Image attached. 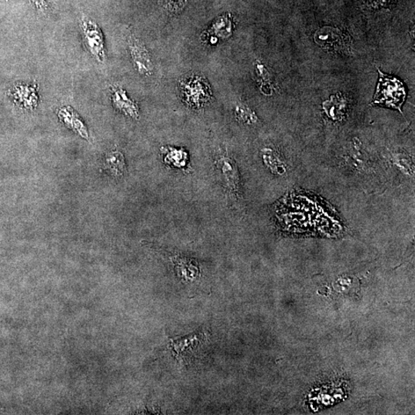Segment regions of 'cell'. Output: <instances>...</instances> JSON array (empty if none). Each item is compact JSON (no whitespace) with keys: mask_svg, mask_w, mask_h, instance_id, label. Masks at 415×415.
Here are the masks:
<instances>
[{"mask_svg":"<svg viewBox=\"0 0 415 415\" xmlns=\"http://www.w3.org/2000/svg\"><path fill=\"white\" fill-rule=\"evenodd\" d=\"M380 79L375 94L373 104L397 109L402 113V107L406 99V91L402 82L396 77L387 76L378 70Z\"/></svg>","mask_w":415,"mask_h":415,"instance_id":"cell-1","label":"cell"},{"mask_svg":"<svg viewBox=\"0 0 415 415\" xmlns=\"http://www.w3.org/2000/svg\"><path fill=\"white\" fill-rule=\"evenodd\" d=\"M180 91L185 103L194 108L206 106L212 97V92L206 79L196 75L181 80Z\"/></svg>","mask_w":415,"mask_h":415,"instance_id":"cell-2","label":"cell"},{"mask_svg":"<svg viewBox=\"0 0 415 415\" xmlns=\"http://www.w3.org/2000/svg\"><path fill=\"white\" fill-rule=\"evenodd\" d=\"M80 26L83 32L84 44L90 54L99 63L106 60L105 43L103 33L96 22L88 17L83 15L80 21Z\"/></svg>","mask_w":415,"mask_h":415,"instance_id":"cell-3","label":"cell"},{"mask_svg":"<svg viewBox=\"0 0 415 415\" xmlns=\"http://www.w3.org/2000/svg\"><path fill=\"white\" fill-rule=\"evenodd\" d=\"M315 41L327 52L337 54H350L351 40L349 36L341 32L339 29L325 26L316 33Z\"/></svg>","mask_w":415,"mask_h":415,"instance_id":"cell-4","label":"cell"},{"mask_svg":"<svg viewBox=\"0 0 415 415\" xmlns=\"http://www.w3.org/2000/svg\"><path fill=\"white\" fill-rule=\"evenodd\" d=\"M129 50L134 67L138 74L145 76H149L154 74V63L152 61L149 51L140 40L131 36L129 40Z\"/></svg>","mask_w":415,"mask_h":415,"instance_id":"cell-5","label":"cell"},{"mask_svg":"<svg viewBox=\"0 0 415 415\" xmlns=\"http://www.w3.org/2000/svg\"><path fill=\"white\" fill-rule=\"evenodd\" d=\"M218 169L221 170V176L229 194L231 195V198L239 200L241 193H240V179L236 163L230 158L222 156L218 159Z\"/></svg>","mask_w":415,"mask_h":415,"instance_id":"cell-6","label":"cell"},{"mask_svg":"<svg viewBox=\"0 0 415 415\" xmlns=\"http://www.w3.org/2000/svg\"><path fill=\"white\" fill-rule=\"evenodd\" d=\"M9 97L12 98L14 104L26 111H33L38 106V88H35L34 85L23 83L13 85L9 90Z\"/></svg>","mask_w":415,"mask_h":415,"instance_id":"cell-7","label":"cell"},{"mask_svg":"<svg viewBox=\"0 0 415 415\" xmlns=\"http://www.w3.org/2000/svg\"><path fill=\"white\" fill-rule=\"evenodd\" d=\"M111 95L113 104L116 109L130 118L140 119V108L136 101L128 96L126 90L121 87L114 86Z\"/></svg>","mask_w":415,"mask_h":415,"instance_id":"cell-8","label":"cell"},{"mask_svg":"<svg viewBox=\"0 0 415 415\" xmlns=\"http://www.w3.org/2000/svg\"><path fill=\"white\" fill-rule=\"evenodd\" d=\"M323 108L327 117L334 121H341L345 117L347 101L343 97L333 96L325 101Z\"/></svg>","mask_w":415,"mask_h":415,"instance_id":"cell-9","label":"cell"},{"mask_svg":"<svg viewBox=\"0 0 415 415\" xmlns=\"http://www.w3.org/2000/svg\"><path fill=\"white\" fill-rule=\"evenodd\" d=\"M58 116L64 122L65 125L75 131L80 136L85 138L87 137V130L84 124L80 120L78 114L72 107L65 106L60 108L59 111H58Z\"/></svg>","mask_w":415,"mask_h":415,"instance_id":"cell-10","label":"cell"},{"mask_svg":"<svg viewBox=\"0 0 415 415\" xmlns=\"http://www.w3.org/2000/svg\"><path fill=\"white\" fill-rule=\"evenodd\" d=\"M264 163L269 170L277 174H285L286 172V164L283 161L281 156L275 150L268 148L263 150Z\"/></svg>","mask_w":415,"mask_h":415,"instance_id":"cell-11","label":"cell"},{"mask_svg":"<svg viewBox=\"0 0 415 415\" xmlns=\"http://www.w3.org/2000/svg\"><path fill=\"white\" fill-rule=\"evenodd\" d=\"M391 161L396 168L409 177H414V163L411 156L405 152H395L391 156Z\"/></svg>","mask_w":415,"mask_h":415,"instance_id":"cell-12","label":"cell"},{"mask_svg":"<svg viewBox=\"0 0 415 415\" xmlns=\"http://www.w3.org/2000/svg\"><path fill=\"white\" fill-rule=\"evenodd\" d=\"M105 165L116 177L122 176L126 170L125 160L121 152L117 151L111 152L106 156Z\"/></svg>","mask_w":415,"mask_h":415,"instance_id":"cell-13","label":"cell"},{"mask_svg":"<svg viewBox=\"0 0 415 415\" xmlns=\"http://www.w3.org/2000/svg\"><path fill=\"white\" fill-rule=\"evenodd\" d=\"M213 31L218 33L222 38H227L231 33V23L229 18L222 17L215 21L213 26Z\"/></svg>","mask_w":415,"mask_h":415,"instance_id":"cell-14","label":"cell"},{"mask_svg":"<svg viewBox=\"0 0 415 415\" xmlns=\"http://www.w3.org/2000/svg\"><path fill=\"white\" fill-rule=\"evenodd\" d=\"M186 154L183 150L170 149L165 156V162L170 163L172 165L178 167L184 166L186 163Z\"/></svg>","mask_w":415,"mask_h":415,"instance_id":"cell-15","label":"cell"},{"mask_svg":"<svg viewBox=\"0 0 415 415\" xmlns=\"http://www.w3.org/2000/svg\"><path fill=\"white\" fill-rule=\"evenodd\" d=\"M237 118L240 121L252 124L257 122V116L249 108L245 106H238L236 111Z\"/></svg>","mask_w":415,"mask_h":415,"instance_id":"cell-16","label":"cell"},{"mask_svg":"<svg viewBox=\"0 0 415 415\" xmlns=\"http://www.w3.org/2000/svg\"><path fill=\"white\" fill-rule=\"evenodd\" d=\"M33 3L40 12L45 13L49 10V0H32Z\"/></svg>","mask_w":415,"mask_h":415,"instance_id":"cell-17","label":"cell"}]
</instances>
